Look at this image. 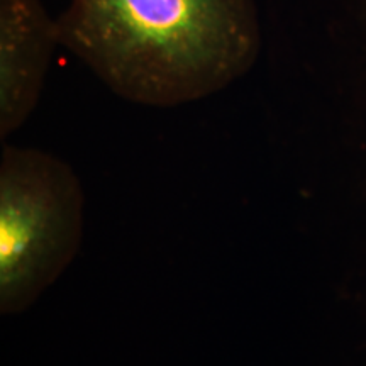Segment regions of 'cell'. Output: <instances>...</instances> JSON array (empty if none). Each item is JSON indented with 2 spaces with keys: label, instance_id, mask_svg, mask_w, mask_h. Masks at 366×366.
Masks as SVG:
<instances>
[{
  "label": "cell",
  "instance_id": "cell-1",
  "mask_svg": "<svg viewBox=\"0 0 366 366\" xmlns=\"http://www.w3.org/2000/svg\"><path fill=\"white\" fill-rule=\"evenodd\" d=\"M59 43L131 102L172 107L212 95L253 66V0H71Z\"/></svg>",
  "mask_w": 366,
  "mask_h": 366
},
{
  "label": "cell",
  "instance_id": "cell-2",
  "mask_svg": "<svg viewBox=\"0 0 366 366\" xmlns=\"http://www.w3.org/2000/svg\"><path fill=\"white\" fill-rule=\"evenodd\" d=\"M84 190L66 163L4 146L0 163V310L24 312L73 262Z\"/></svg>",
  "mask_w": 366,
  "mask_h": 366
},
{
  "label": "cell",
  "instance_id": "cell-3",
  "mask_svg": "<svg viewBox=\"0 0 366 366\" xmlns=\"http://www.w3.org/2000/svg\"><path fill=\"white\" fill-rule=\"evenodd\" d=\"M56 21L39 0H0V134L24 124L38 102L54 46Z\"/></svg>",
  "mask_w": 366,
  "mask_h": 366
}]
</instances>
